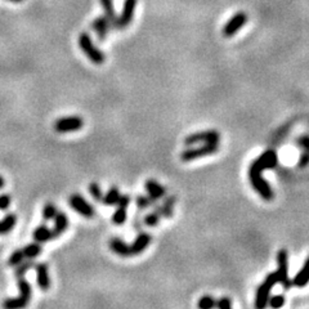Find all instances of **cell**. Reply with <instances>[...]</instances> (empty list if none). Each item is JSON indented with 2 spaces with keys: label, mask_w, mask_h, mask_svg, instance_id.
Segmentation results:
<instances>
[{
  "label": "cell",
  "mask_w": 309,
  "mask_h": 309,
  "mask_svg": "<svg viewBox=\"0 0 309 309\" xmlns=\"http://www.w3.org/2000/svg\"><path fill=\"white\" fill-rule=\"evenodd\" d=\"M277 162L278 158L275 150H267L256 160L252 161V164L249 167L250 183H251L252 188L255 189L265 201H272L275 199V192L268 184V182L263 179L262 171L265 169H273L277 165Z\"/></svg>",
  "instance_id": "6da1fadb"
},
{
  "label": "cell",
  "mask_w": 309,
  "mask_h": 309,
  "mask_svg": "<svg viewBox=\"0 0 309 309\" xmlns=\"http://www.w3.org/2000/svg\"><path fill=\"white\" fill-rule=\"evenodd\" d=\"M17 286H18L19 295L16 298H6L3 302V307L5 309H18L29 306L30 299L32 297L31 285L25 278H18Z\"/></svg>",
  "instance_id": "7a4b0ae2"
},
{
  "label": "cell",
  "mask_w": 309,
  "mask_h": 309,
  "mask_svg": "<svg viewBox=\"0 0 309 309\" xmlns=\"http://www.w3.org/2000/svg\"><path fill=\"white\" fill-rule=\"evenodd\" d=\"M79 47L82 51V53L85 54L86 57L89 58V61L94 65H103L104 61H106V56H104L103 52L97 48L93 43L92 38L89 36V34L86 32H81L79 35Z\"/></svg>",
  "instance_id": "3957f363"
},
{
  "label": "cell",
  "mask_w": 309,
  "mask_h": 309,
  "mask_svg": "<svg viewBox=\"0 0 309 309\" xmlns=\"http://www.w3.org/2000/svg\"><path fill=\"white\" fill-rule=\"evenodd\" d=\"M278 282L277 272H272L269 275H267L265 280L263 281V284L258 287L255 297V308L263 309L268 306V299L271 297L272 287L275 286Z\"/></svg>",
  "instance_id": "277c9868"
},
{
  "label": "cell",
  "mask_w": 309,
  "mask_h": 309,
  "mask_svg": "<svg viewBox=\"0 0 309 309\" xmlns=\"http://www.w3.org/2000/svg\"><path fill=\"white\" fill-rule=\"evenodd\" d=\"M218 151H219V142L205 143V145L200 146V147H191V149L184 150L180 154V160L184 161V162H188V161H193L197 160V158L214 154Z\"/></svg>",
  "instance_id": "5b68a950"
},
{
  "label": "cell",
  "mask_w": 309,
  "mask_h": 309,
  "mask_svg": "<svg viewBox=\"0 0 309 309\" xmlns=\"http://www.w3.org/2000/svg\"><path fill=\"white\" fill-rule=\"evenodd\" d=\"M277 276L278 282L282 285L285 290H289L293 286V281L289 278V252L286 249H281L277 252Z\"/></svg>",
  "instance_id": "8992f818"
},
{
  "label": "cell",
  "mask_w": 309,
  "mask_h": 309,
  "mask_svg": "<svg viewBox=\"0 0 309 309\" xmlns=\"http://www.w3.org/2000/svg\"><path fill=\"white\" fill-rule=\"evenodd\" d=\"M69 205L70 208L75 210L77 214H80L81 217L86 218V219H90L95 215V210L88 201H86L81 195L79 193H74L69 197Z\"/></svg>",
  "instance_id": "52a82bcc"
},
{
  "label": "cell",
  "mask_w": 309,
  "mask_h": 309,
  "mask_svg": "<svg viewBox=\"0 0 309 309\" xmlns=\"http://www.w3.org/2000/svg\"><path fill=\"white\" fill-rule=\"evenodd\" d=\"M221 141V134L217 130H204V132L192 133L184 138V145L187 147L195 146L197 143H210V142H219Z\"/></svg>",
  "instance_id": "ba28073f"
},
{
  "label": "cell",
  "mask_w": 309,
  "mask_h": 309,
  "mask_svg": "<svg viewBox=\"0 0 309 309\" xmlns=\"http://www.w3.org/2000/svg\"><path fill=\"white\" fill-rule=\"evenodd\" d=\"M84 126V120L79 116L61 117L54 123V130L57 133L77 132Z\"/></svg>",
  "instance_id": "9c48e42d"
},
{
  "label": "cell",
  "mask_w": 309,
  "mask_h": 309,
  "mask_svg": "<svg viewBox=\"0 0 309 309\" xmlns=\"http://www.w3.org/2000/svg\"><path fill=\"white\" fill-rule=\"evenodd\" d=\"M246 22H247L246 13L243 12L236 13V14H234V16L224 25L223 30H222V34H223L224 38H231V36H233L234 34H237V32L240 31Z\"/></svg>",
  "instance_id": "30bf717a"
},
{
  "label": "cell",
  "mask_w": 309,
  "mask_h": 309,
  "mask_svg": "<svg viewBox=\"0 0 309 309\" xmlns=\"http://www.w3.org/2000/svg\"><path fill=\"white\" fill-rule=\"evenodd\" d=\"M137 3H138V0H125L124 1L123 12L119 16V18H117L116 29H125V27H128L132 23L134 13H136Z\"/></svg>",
  "instance_id": "8fae6325"
},
{
  "label": "cell",
  "mask_w": 309,
  "mask_h": 309,
  "mask_svg": "<svg viewBox=\"0 0 309 309\" xmlns=\"http://www.w3.org/2000/svg\"><path fill=\"white\" fill-rule=\"evenodd\" d=\"M152 241V236L150 233H147V232H138V236L136 237V240L133 241L132 245H129L130 246V255H139L141 252L145 251L147 247H149V245L151 243Z\"/></svg>",
  "instance_id": "7c38bea8"
},
{
  "label": "cell",
  "mask_w": 309,
  "mask_h": 309,
  "mask_svg": "<svg viewBox=\"0 0 309 309\" xmlns=\"http://www.w3.org/2000/svg\"><path fill=\"white\" fill-rule=\"evenodd\" d=\"M36 272V284L41 291H48L51 287V278L48 272V265L45 263H38L34 265Z\"/></svg>",
  "instance_id": "4fadbf2b"
},
{
  "label": "cell",
  "mask_w": 309,
  "mask_h": 309,
  "mask_svg": "<svg viewBox=\"0 0 309 309\" xmlns=\"http://www.w3.org/2000/svg\"><path fill=\"white\" fill-rule=\"evenodd\" d=\"M145 188L146 191H147V193H149L150 197H151L152 200H156V201H160V200L164 199L167 193L166 188H165L164 186H161L157 180L154 179L146 180Z\"/></svg>",
  "instance_id": "5bb4252c"
},
{
  "label": "cell",
  "mask_w": 309,
  "mask_h": 309,
  "mask_svg": "<svg viewBox=\"0 0 309 309\" xmlns=\"http://www.w3.org/2000/svg\"><path fill=\"white\" fill-rule=\"evenodd\" d=\"M54 227L52 230V234H53V240L62 236L69 228V218H67L66 213L58 212L54 217Z\"/></svg>",
  "instance_id": "9a60e30c"
},
{
  "label": "cell",
  "mask_w": 309,
  "mask_h": 309,
  "mask_svg": "<svg viewBox=\"0 0 309 309\" xmlns=\"http://www.w3.org/2000/svg\"><path fill=\"white\" fill-rule=\"evenodd\" d=\"M92 27L95 31V34H97L98 39H99L101 41L106 40L108 32H110V30L112 29L110 22H108V19L104 16L97 17V18H95L92 22Z\"/></svg>",
  "instance_id": "2e32d148"
},
{
  "label": "cell",
  "mask_w": 309,
  "mask_h": 309,
  "mask_svg": "<svg viewBox=\"0 0 309 309\" xmlns=\"http://www.w3.org/2000/svg\"><path fill=\"white\" fill-rule=\"evenodd\" d=\"M108 245H110L111 251L115 252L116 255L123 256V258L132 256L130 255V246L126 242H124L121 238H119V237H114V238H111Z\"/></svg>",
  "instance_id": "e0dca14e"
},
{
  "label": "cell",
  "mask_w": 309,
  "mask_h": 309,
  "mask_svg": "<svg viewBox=\"0 0 309 309\" xmlns=\"http://www.w3.org/2000/svg\"><path fill=\"white\" fill-rule=\"evenodd\" d=\"M297 145L304 150L303 154L300 156L299 162H298V166L300 169H304L309 165V136L304 134V136H300L299 138H297Z\"/></svg>",
  "instance_id": "ac0fdd59"
},
{
  "label": "cell",
  "mask_w": 309,
  "mask_h": 309,
  "mask_svg": "<svg viewBox=\"0 0 309 309\" xmlns=\"http://www.w3.org/2000/svg\"><path fill=\"white\" fill-rule=\"evenodd\" d=\"M101 1V5L104 10V17L108 19L111 27L112 29H116L117 25V18L119 16L115 12V5H114V0H99Z\"/></svg>",
  "instance_id": "d6986e66"
},
{
  "label": "cell",
  "mask_w": 309,
  "mask_h": 309,
  "mask_svg": "<svg viewBox=\"0 0 309 309\" xmlns=\"http://www.w3.org/2000/svg\"><path fill=\"white\" fill-rule=\"evenodd\" d=\"M32 237H34V240L39 243H44L48 242V241L53 240L52 230L48 227L47 224H39L38 227L34 230V232H32Z\"/></svg>",
  "instance_id": "ffe728a7"
},
{
  "label": "cell",
  "mask_w": 309,
  "mask_h": 309,
  "mask_svg": "<svg viewBox=\"0 0 309 309\" xmlns=\"http://www.w3.org/2000/svg\"><path fill=\"white\" fill-rule=\"evenodd\" d=\"M309 284V256L304 263L303 268L297 273V276L293 278V285L298 287H304Z\"/></svg>",
  "instance_id": "44dd1931"
},
{
  "label": "cell",
  "mask_w": 309,
  "mask_h": 309,
  "mask_svg": "<svg viewBox=\"0 0 309 309\" xmlns=\"http://www.w3.org/2000/svg\"><path fill=\"white\" fill-rule=\"evenodd\" d=\"M164 201L161 204V215L162 218H166V219H170L174 214V206H175V202H177V197L174 195L165 196Z\"/></svg>",
  "instance_id": "7402d4cb"
},
{
  "label": "cell",
  "mask_w": 309,
  "mask_h": 309,
  "mask_svg": "<svg viewBox=\"0 0 309 309\" xmlns=\"http://www.w3.org/2000/svg\"><path fill=\"white\" fill-rule=\"evenodd\" d=\"M152 210L151 213H149L147 215H145V218H143V223L147 226V227H156L158 223H160V219L162 218V215H161V206L160 204H156V205L152 206Z\"/></svg>",
  "instance_id": "603a6c76"
},
{
  "label": "cell",
  "mask_w": 309,
  "mask_h": 309,
  "mask_svg": "<svg viewBox=\"0 0 309 309\" xmlns=\"http://www.w3.org/2000/svg\"><path fill=\"white\" fill-rule=\"evenodd\" d=\"M16 223H17L16 214H13V213H10V214H6L5 217H4L3 219L0 221V234L9 233L10 231L14 228Z\"/></svg>",
  "instance_id": "cb8c5ba5"
},
{
  "label": "cell",
  "mask_w": 309,
  "mask_h": 309,
  "mask_svg": "<svg viewBox=\"0 0 309 309\" xmlns=\"http://www.w3.org/2000/svg\"><path fill=\"white\" fill-rule=\"evenodd\" d=\"M120 197H121L120 189L114 186V187H111V188L108 189L106 195H103L102 202H103L106 206H114V205H116L117 201L120 200Z\"/></svg>",
  "instance_id": "d4e9b609"
},
{
  "label": "cell",
  "mask_w": 309,
  "mask_h": 309,
  "mask_svg": "<svg viewBox=\"0 0 309 309\" xmlns=\"http://www.w3.org/2000/svg\"><path fill=\"white\" fill-rule=\"evenodd\" d=\"M34 265H35L34 259H25L23 262H21L18 265L14 267V277H16L17 280H18V278H23L30 269L34 268Z\"/></svg>",
  "instance_id": "484cf974"
},
{
  "label": "cell",
  "mask_w": 309,
  "mask_h": 309,
  "mask_svg": "<svg viewBox=\"0 0 309 309\" xmlns=\"http://www.w3.org/2000/svg\"><path fill=\"white\" fill-rule=\"evenodd\" d=\"M22 250L26 259H35L36 256H39L41 252H43V246H41V243L35 241V242L26 245Z\"/></svg>",
  "instance_id": "4316f807"
},
{
  "label": "cell",
  "mask_w": 309,
  "mask_h": 309,
  "mask_svg": "<svg viewBox=\"0 0 309 309\" xmlns=\"http://www.w3.org/2000/svg\"><path fill=\"white\" fill-rule=\"evenodd\" d=\"M126 218H128V208H124V206H117V209L112 214L111 221L112 223L116 224V226H123L126 222Z\"/></svg>",
  "instance_id": "83f0119b"
},
{
  "label": "cell",
  "mask_w": 309,
  "mask_h": 309,
  "mask_svg": "<svg viewBox=\"0 0 309 309\" xmlns=\"http://www.w3.org/2000/svg\"><path fill=\"white\" fill-rule=\"evenodd\" d=\"M157 202L158 201H156V200H152L150 196L145 195H138L136 199V204L137 206H138V210H141V212H143L146 209L152 208V206L156 205Z\"/></svg>",
  "instance_id": "f1b7e54d"
},
{
  "label": "cell",
  "mask_w": 309,
  "mask_h": 309,
  "mask_svg": "<svg viewBox=\"0 0 309 309\" xmlns=\"http://www.w3.org/2000/svg\"><path fill=\"white\" fill-rule=\"evenodd\" d=\"M25 254H23V250L22 249H18V250H14V251L10 254V256L8 258V265L14 268L16 265H18L19 263L23 262L25 260Z\"/></svg>",
  "instance_id": "f546056e"
},
{
  "label": "cell",
  "mask_w": 309,
  "mask_h": 309,
  "mask_svg": "<svg viewBox=\"0 0 309 309\" xmlns=\"http://www.w3.org/2000/svg\"><path fill=\"white\" fill-rule=\"evenodd\" d=\"M57 213L58 210L53 202H48V204L44 205V208H43V219H44L45 222L52 221V219H54V217H56Z\"/></svg>",
  "instance_id": "4dcf8cb0"
},
{
  "label": "cell",
  "mask_w": 309,
  "mask_h": 309,
  "mask_svg": "<svg viewBox=\"0 0 309 309\" xmlns=\"http://www.w3.org/2000/svg\"><path fill=\"white\" fill-rule=\"evenodd\" d=\"M89 189V193L92 196V199L94 200L95 202H102V199H103V193H102V188L101 186L95 182H92V183L89 184L88 187Z\"/></svg>",
  "instance_id": "1f68e13d"
},
{
  "label": "cell",
  "mask_w": 309,
  "mask_h": 309,
  "mask_svg": "<svg viewBox=\"0 0 309 309\" xmlns=\"http://www.w3.org/2000/svg\"><path fill=\"white\" fill-rule=\"evenodd\" d=\"M197 306H199V308L201 309H212L217 306V302H215L214 298L210 297V295H204V297L199 300V304H197Z\"/></svg>",
  "instance_id": "d6a6232c"
},
{
  "label": "cell",
  "mask_w": 309,
  "mask_h": 309,
  "mask_svg": "<svg viewBox=\"0 0 309 309\" xmlns=\"http://www.w3.org/2000/svg\"><path fill=\"white\" fill-rule=\"evenodd\" d=\"M268 304L272 308H281V307L285 304V297L284 295H273V297H269Z\"/></svg>",
  "instance_id": "836d02e7"
},
{
  "label": "cell",
  "mask_w": 309,
  "mask_h": 309,
  "mask_svg": "<svg viewBox=\"0 0 309 309\" xmlns=\"http://www.w3.org/2000/svg\"><path fill=\"white\" fill-rule=\"evenodd\" d=\"M143 226H145V223H143V218H142V215H141V210H138V213L136 214V217L133 218L132 227H133V230L137 231V232H141V231H142Z\"/></svg>",
  "instance_id": "e575fe53"
},
{
  "label": "cell",
  "mask_w": 309,
  "mask_h": 309,
  "mask_svg": "<svg viewBox=\"0 0 309 309\" xmlns=\"http://www.w3.org/2000/svg\"><path fill=\"white\" fill-rule=\"evenodd\" d=\"M10 202H12L10 196L6 195V193H1L0 195V212H5L6 209L10 206Z\"/></svg>",
  "instance_id": "d590c367"
},
{
  "label": "cell",
  "mask_w": 309,
  "mask_h": 309,
  "mask_svg": "<svg viewBox=\"0 0 309 309\" xmlns=\"http://www.w3.org/2000/svg\"><path fill=\"white\" fill-rule=\"evenodd\" d=\"M219 309H231L232 308V302L230 298H222L217 302V306Z\"/></svg>",
  "instance_id": "8d00e7d4"
},
{
  "label": "cell",
  "mask_w": 309,
  "mask_h": 309,
  "mask_svg": "<svg viewBox=\"0 0 309 309\" xmlns=\"http://www.w3.org/2000/svg\"><path fill=\"white\" fill-rule=\"evenodd\" d=\"M4 186H5V180H4V178L0 175V189H3Z\"/></svg>",
  "instance_id": "74e56055"
},
{
  "label": "cell",
  "mask_w": 309,
  "mask_h": 309,
  "mask_svg": "<svg viewBox=\"0 0 309 309\" xmlns=\"http://www.w3.org/2000/svg\"><path fill=\"white\" fill-rule=\"evenodd\" d=\"M8 1H12V3H22L23 0H8Z\"/></svg>",
  "instance_id": "f35d334b"
}]
</instances>
